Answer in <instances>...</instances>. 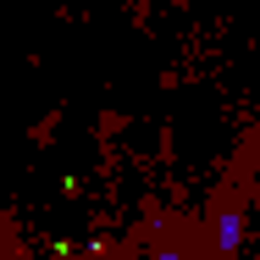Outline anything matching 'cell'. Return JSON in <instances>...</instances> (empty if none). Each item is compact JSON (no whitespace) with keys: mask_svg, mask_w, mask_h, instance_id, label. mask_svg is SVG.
Instances as JSON below:
<instances>
[]
</instances>
